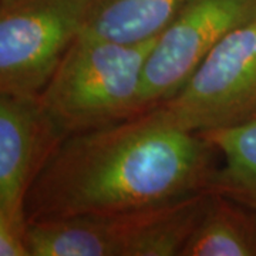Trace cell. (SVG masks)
<instances>
[{
  "instance_id": "1",
  "label": "cell",
  "mask_w": 256,
  "mask_h": 256,
  "mask_svg": "<svg viewBox=\"0 0 256 256\" xmlns=\"http://www.w3.org/2000/svg\"><path fill=\"white\" fill-rule=\"evenodd\" d=\"M218 148L160 107L63 138L32 184L28 222L138 210L210 190Z\"/></svg>"
},
{
  "instance_id": "2",
  "label": "cell",
  "mask_w": 256,
  "mask_h": 256,
  "mask_svg": "<svg viewBox=\"0 0 256 256\" xmlns=\"http://www.w3.org/2000/svg\"><path fill=\"white\" fill-rule=\"evenodd\" d=\"M156 38L126 44L82 33L37 96L57 132L66 138L141 114L142 74Z\"/></svg>"
},
{
  "instance_id": "3",
  "label": "cell",
  "mask_w": 256,
  "mask_h": 256,
  "mask_svg": "<svg viewBox=\"0 0 256 256\" xmlns=\"http://www.w3.org/2000/svg\"><path fill=\"white\" fill-rule=\"evenodd\" d=\"M202 191L164 205L28 222L30 256H181L210 202Z\"/></svg>"
},
{
  "instance_id": "4",
  "label": "cell",
  "mask_w": 256,
  "mask_h": 256,
  "mask_svg": "<svg viewBox=\"0 0 256 256\" xmlns=\"http://www.w3.org/2000/svg\"><path fill=\"white\" fill-rule=\"evenodd\" d=\"M92 9L94 0H0V92L37 97Z\"/></svg>"
},
{
  "instance_id": "5",
  "label": "cell",
  "mask_w": 256,
  "mask_h": 256,
  "mask_svg": "<svg viewBox=\"0 0 256 256\" xmlns=\"http://www.w3.org/2000/svg\"><path fill=\"white\" fill-rule=\"evenodd\" d=\"M156 107L175 126L194 132L256 117V18L224 37L182 88Z\"/></svg>"
},
{
  "instance_id": "6",
  "label": "cell",
  "mask_w": 256,
  "mask_h": 256,
  "mask_svg": "<svg viewBox=\"0 0 256 256\" xmlns=\"http://www.w3.org/2000/svg\"><path fill=\"white\" fill-rule=\"evenodd\" d=\"M256 18V0H191L158 36L146 58L141 112L174 97L232 30Z\"/></svg>"
},
{
  "instance_id": "7",
  "label": "cell",
  "mask_w": 256,
  "mask_h": 256,
  "mask_svg": "<svg viewBox=\"0 0 256 256\" xmlns=\"http://www.w3.org/2000/svg\"><path fill=\"white\" fill-rule=\"evenodd\" d=\"M62 140L37 97L0 92V216L26 215L28 190Z\"/></svg>"
},
{
  "instance_id": "8",
  "label": "cell",
  "mask_w": 256,
  "mask_h": 256,
  "mask_svg": "<svg viewBox=\"0 0 256 256\" xmlns=\"http://www.w3.org/2000/svg\"><path fill=\"white\" fill-rule=\"evenodd\" d=\"M181 256H256V212L212 191Z\"/></svg>"
},
{
  "instance_id": "9",
  "label": "cell",
  "mask_w": 256,
  "mask_h": 256,
  "mask_svg": "<svg viewBox=\"0 0 256 256\" xmlns=\"http://www.w3.org/2000/svg\"><path fill=\"white\" fill-rule=\"evenodd\" d=\"M191 0H94L84 33L126 44L158 37Z\"/></svg>"
},
{
  "instance_id": "10",
  "label": "cell",
  "mask_w": 256,
  "mask_h": 256,
  "mask_svg": "<svg viewBox=\"0 0 256 256\" xmlns=\"http://www.w3.org/2000/svg\"><path fill=\"white\" fill-rule=\"evenodd\" d=\"M200 134L218 148L222 160L210 191L256 212V117Z\"/></svg>"
},
{
  "instance_id": "11",
  "label": "cell",
  "mask_w": 256,
  "mask_h": 256,
  "mask_svg": "<svg viewBox=\"0 0 256 256\" xmlns=\"http://www.w3.org/2000/svg\"><path fill=\"white\" fill-rule=\"evenodd\" d=\"M26 215L0 216V256H30Z\"/></svg>"
}]
</instances>
